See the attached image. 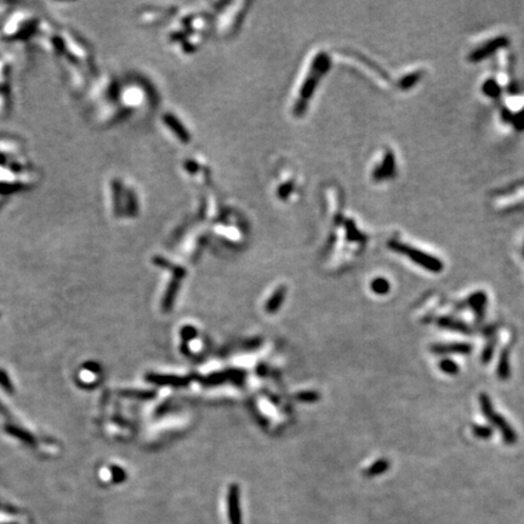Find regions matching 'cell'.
<instances>
[{"label": "cell", "mask_w": 524, "mask_h": 524, "mask_svg": "<svg viewBox=\"0 0 524 524\" xmlns=\"http://www.w3.org/2000/svg\"><path fill=\"white\" fill-rule=\"evenodd\" d=\"M388 248L393 250L394 252L401 254L409 260H411L415 265L422 267L424 269H427L432 273H441L444 268V265L438 258L430 255V254L422 251V250L414 248V246L405 244L401 241H390L388 242Z\"/></svg>", "instance_id": "1"}, {"label": "cell", "mask_w": 524, "mask_h": 524, "mask_svg": "<svg viewBox=\"0 0 524 524\" xmlns=\"http://www.w3.org/2000/svg\"><path fill=\"white\" fill-rule=\"evenodd\" d=\"M330 68V59L327 53H318L316 56V59L313 61L312 69H311L310 76L307 77L305 85H303L302 93H301L300 97V103H299V111H303L306 108V104L309 102V100L312 96V94L316 90L317 84H318L319 79L322 78L324 74H326Z\"/></svg>", "instance_id": "2"}, {"label": "cell", "mask_w": 524, "mask_h": 524, "mask_svg": "<svg viewBox=\"0 0 524 524\" xmlns=\"http://www.w3.org/2000/svg\"><path fill=\"white\" fill-rule=\"evenodd\" d=\"M479 403H481V409L482 412L484 414V417L488 419V421L492 424L494 427L498 428L501 433L503 441H505L507 444H515L517 442V433L516 431H513V428L510 426L509 422L505 420V418L501 417V415L498 414V412L494 411L493 409V404L488 394L482 393L479 395Z\"/></svg>", "instance_id": "3"}, {"label": "cell", "mask_w": 524, "mask_h": 524, "mask_svg": "<svg viewBox=\"0 0 524 524\" xmlns=\"http://www.w3.org/2000/svg\"><path fill=\"white\" fill-rule=\"evenodd\" d=\"M510 45V38L507 35H499L495 37V38L488 40V42L483 43L482 45L476 47L475 50H472L471 52L468 53L467 60L471 63H479L482 61H484L488 57L493 56L495 52H498L499 50L503 49V47H507Z\"/></svg>", "instance_id": "4"}, {"label": "cell", "mask_w": 524, "mask_h": 524, "mask_svg": "<svg viewBox=\"0 0 524 524\" xmlns=\"http://www.w3.org/2000/svg\"><path fill=\"white\" fill-rule=\"evenodd\" d=\"M397 175V165H395L394 153L391 150H386L381 163L373 170L371 177L375 182H384L392 180Z\"/></svg>", "instance_id": "5"}, {"label": "cell", "mask_w": 524, "mask_h": 524, "mask_svg": "<svg viewBox=\"0 0 524 524\" xmlns=\"http://www.w3.org/2000/svg\"><path fill=\"white\" fill-rule=\"evenodd\" d=\"M433 353L438 354H469L472 352V346L469 344H437L431 347Z\"/></svg>", "instance_id": "6"}, {"label": "cell", "mask_w": 524, "mask_h": 524, "mask_svg": "<svg viewBox=\"0 0 524 524\" xmlns=\"http://www.w3.org/2000/svg\"><path fill=\"white\" fill-rule=\"evenodd\" d=\"M467 303L479 319L483 318V316L485 314L486 294L483 292H477L472 294V295L467 299Z\"/></svg>", "instance_id": "7"}, {"label": "cell", "mask_w": 524, "mask_h": 524, "mask_svg": "<svg viewBox=\"0 0 524 524\" xmlns=\"http://www.w3.org/2000/svg\"><path fill=\"white\" fill-rule=\"evenodd\" d=\"M481 90H482L483 95H485L488 99H492V100H498L499 97L501 96V93H502V89H501V86H500V84L496 82L495 79H493V78H489V79H486V80H484V82H483Z\"/></svg>", "instance_id": "8"}, {"label": "cell", "mask_w": 524, "mask_h": 524, "mask_svg": "<svg viewBox=\"0 0 524 524\" xmlns=\"http://www.w3.org/2000/svg\"><path fill=\"white\" fill-rule=\"evenodd\" d=\"M437 323H438L439 327L445 328V329H449V330H451V331H458V333H461V334H469V333H471L469 328L466 326L465 323L460 322V320H455V319L448 318V317H442V318H439L437 320Z\"/></svg>", "instance_id": "9"}, {"label": "cell", "mask_w": 524, "mask_h": 524, "mask_svg": "<svg viewBox=\"0 0 524 524\" xmlns=\"http://www.w3.org/2000/svg\"><path fill=\"white\" fill-rule=\"evenodd\" d=\"M509 348H505L500 356L499 365H498V376L500 380L505 381L510 377L511 370H510V357H509Z\"/></svg>", "instance_id": "10"}, {"label": "cell", "mask_w": 524, "mask_h": 524, "mask_svg": "<svg viewBox=\"0 0 524 524\" xmlns=\"http://www.w3.org/2000/svg\"><path fill=\"white\" fill-rule=\"evenodd\" d=\"M421 78H422L421 70L405 74L403 78H401L400 87L402 90H410L411 87H414L419 82H420Z\"/></svg>", "instance_id": "11"}, {"label": "cell", "mask_w": 524, "mask_h": 524, "mask_svg": "<svg viewBox=\"0 0 524 524\" xmlns=\"http://www.w3.org/2000/svg\"><path fill=\"white\" fill-rule=\"evenodd\" d=\"M370 288L376 295H386V294L390 293L391 284L384 277H377V278L373 279V282L370 284Z\"/></svg>", "instance_id": "12"}, {"label": "cell", "mask_w": 524, "mask_h": 524, "mask_svg": "<svg viewBox=\"0 0 524 524\" xmlns=\"http://www.w3.org/2000/svg\"><path fill=\"white\" fill-rule=\"evenodd\" d=\"M346 231L348 239H351V241L359 243L365 241V236L362 234V232L356 227V225H354L352 220H347L346 221Z\"/></svg>", "instance_id": "13"}, {"label": "cell", "mask_w": 524, "mask_h": 524, "mask_svg": "<svg viewBox=\"0 0 524 524\" xmlns=\"http://www.w3.org/2000/svg\"><path fill=\"white\" fill-rule=\"evenodd\" d=\"M388 467H390V464H388L386 460H384V459L377 460L376 462H374V464L371 465L370 467L367 469V471H365V475H368V476L380 475V473L386 471Z\"/></svg>", "instance_id": "14"}, {"label": "cell", "mask_w": 524, "mask_h": 524, "mask_svg": "<svg viewBox=\"0 0 524 524\" xmlns=\"http://www.w3.org/2000/svg\"><path fill=\"white\" fill-rule=\"evenodd\" d=\"M472 433L479 439H489V438H492V436H493V428L489 427V426L473 425L472 426Z\"/></svg>", "instance_id": "15"}, {"label": "cell", "mask_w": 524, "mask_h": 524, "mask_svg": "<svg viewBox=\"0 0 524 524\" xmlns=\"http://www.w3.org/2000/svg\"><path fill=\"white\" fill-rule=\"evenodd\" d=\"M439 369L447 375H455L459 373V365L451 359H443L439 363Z\"/></svg>", "instance_id": "16"}, {"label": "cell", "mask_w": 524, "mask_h": 524, "mask_svg": "<svg viewBox=\"0 0 524 524\" xmlns=\"http://www.w3.org/2000/svg\"><path fill=\"white\" fill-rule=\"evenodd\" d=\"M511 124L513 129L517 131H524V107L517 113H513Z\"/></svg>", "instance_id": "17"}, {"label": "cell", "mask_w": 524, "mask_h": 524, "mask_svg": "<svg viewBox=\"0 0 524 524\" xmlns=\"http://www.w3.org/2000/svg\"><path fill=\"white\" fill-rule=\"evenodd\" d=\"M494 348H495V345L494 344L489 345V346H486L484 348V351H483V354H482V362H483V363H489V362L492 360L493 353H494Z\"/></svg>", "instance_id": "18"}, {"label": "cell", "mask_w": 524, "mask_h": 524, "mask_svg": "<svg viewBox=\"0 0 524 524\" xmlns=\"http://www.w3.org/2000/svg\"><path fill=\"white\" fill-rule=\"evenodd\" d=\"M513 117V113L507 108H502L501 111V119L505 121V123H511Z\"/></svg>", "instance_id": "19"}]
</instances>
